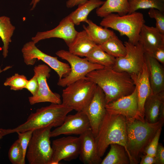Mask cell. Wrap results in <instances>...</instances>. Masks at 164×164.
I'll use <instances>...</instances> for the list:
<instances>
[{"label": "cell", "instance_id": "1", "mask_svg": "<svg viewBox=\"0 0 164 164\" xmlns=\"http://www.w3.org/2000/svg\"><path fill=\"white\" fill-rule=\"evenodd\" d=\"M85 77L95 83L104 92L106 104L131 94L135 85L128 73L104 67L88 73Z\"/></svg>", "mask_w": 164, "mask_h": 164}, {"label": "cell", "instance_id": "2", "mask_svg": "<svg viewBox=\"0 0 164 164\" xmlns=\"http://www.w3.org/2000/svg\"><path fill=\"white\" fill-rule=\"evenodd\" d=\"M126 121L127 149L130 164H138L145 148L157 131L162 128L164 121L154 123L137 119Z\"/></svg>", "mask_w": 164, "mask_h": 164}, {"label": "cell", "instance_id": "3", "mask_svg": "<svg viewBox=\"0 0 164 164\" xmlns=\"http://www.w3.org/2000/svg\"><path fill=\"white\" fill-rule=\"evenodd\" d=\"M95 140L98 154L101 157L104 155L108 146L112 144L123 146L128 154L127 121L125 117L107 111Z\"/></svg>", "mask_w": 164, "mask_h": 164}, {"label": "cell", "instance_id": "4", "mask_svg": "<svg viewBox=\"0 0 164 164\" xmlns=\"http://www.w3.org/2000/svg\"><path fill=\"white\" fill-rule=\"evenodd\" d=\"M73 109L62 103H51L50 105L36 110L29 116L23 123L12 129H4L6 135L17 132L45 128L58 127L63 123L67 114Z\"/></svg>", "mask_w": 164, "mask_h": 164}, {"label": "cell", "instance_id": "5", "mask_svg": "<svg viewBox=\"0 0 164 164\" xmlns=\"http://www.w3.org/2000/svg\"><path fill=\"white\" fill-rule=\"evenodd\" d=\"M145 22L143 14L136 11L123 15L110 13L103 17L100 25L118 31L121 36H126L128 42L136 44L139 42V33Z\"/></svg>", "mask_w": 164, "mask_h": 164}, {"label": "cell", "instance_id": "6", "mask_svg": "<svg viewBox=\"0 0 164 164\" xmlns=\"http://www.w3.org/2000/svg\"><path fill=\"white\" fill-rule=\"evenodd\" d=\"M66 87L63 90L62 103L79 111H83L88 105L97 85L85 77Z\"/></svg>", "mask_w": 164, "mask_h": 164}, {"label": "cell", "instance_id": "7", "mask_svg": "<svg viewBox=\"0 0 164 164\" xmlns=\"http://www.w3.org/2000/svg\"><path fill=\"white\" fill-rule=\"evenodd\" d=\"M52 127L33 130L26 152V158L29 164H51L53 150L50 134Z\"/></svg>", "mask_w": 164, "mask_h": 164}, {"label": "cell", "instance_id": "8", "mask_svg": "<svg viewBox=\"0 0 164 164\" xmlns=\"http://www.w3.org/2000/svg\"><path fill=\"white\" fill-rule=\"evenodd\" d=\"M56 54L67 61L71 68L70 71L67 76L58 80L57 84L62 87H66L85 77L92 71L104 67L102 66L90 62L86 57L80 58L68 51L60 50L57 51Z\"/></svg>", "mask_w": 164, "mask_h": 164}, {"label": "cell", "instance_id": "9", "mask_svg": "<svg viewBox=\"0 0 164 164\" xmlns=\"http://www.w3.org/2000/svg\"><path fill=\"white\" fill-rule=\"evenodd\" d=\"M126 54L122 57L115 58L112 68L119 71L127 73L131 76L138 75L142 71L145 63V52L142 44H136L125 41L124 43Z\"/></svg>", "mask_w": 164, "mask_h": 164}, {"label": "cell", "instance_id": "10", "mask_svg": "<svg viewBox=\"0 0 164 164\" xmlns=\"http://www.w3.org/2000/svg\"><path fill=\"white\" fill-rule=\"evenodd\" d=\"M25 63L28 65L35 64L37 60H40L53 69L59 79L67 76L71 70L70 65L59 60L57 58L47 55L39 50L32 41L26 43L22 49Z\"/></svg>", "mask_w": 164, "mask_h": 164}, {"label": "cell", "instance_id": "11", "mask_svg": "<svg viewBox=\"0 0 164 164\" xmlns=\"http://www.w3.org/2000/svg\"><path fill=\"white\" fill-rule=\"evenodd\" d=\"M34 74L36 76L38 83V90L34 95L29 97V102L31 105L44 102L51 103H62L60 95L53 92L47 82V78L50 76L51 69L45 64H39L34 68Z\"/></svg>", "mask_w": 164, "mask_h": 164}, {"label": "cell", "instance_id": "12", "mask_svg": "<svg viewBox=\"0 0 164 164\" xmlns=\"http://www.w3.org/2000/svg\"><path fill=\"white\" fill-rule=\"evenodd\" d=\"M51 164H58L62 160L70 161L79 155L80 141L79 137L67 136L53 140Z\"/></svg>", "mask_w": 164, "mask_h": 164}, {"label": "cell", "instance_id": "13", "mask_svg": "<svg viewBox=\"0 0 164 164\" xmlns=\"http://www.w3.org/2000/svg\"><path fill=\"white\" fill-rule=\"evenodd\" d=\"M106 104L104 93L97 85L91 101L82 111L89 120L91 129L95 137L107 112Z\"/></svg>", "mask_w": 164, "mask_h": 164}, {"label": "cell", "instance_id": "14", "mask_svg": "<svg viewBox=\"0 0 164 164\" xmlns=\"http://www.w3.org/2000/svg\"><path fill=\"white\" fill-rule=\"evenodd\" d=\"M105 107L108 112L122 115L125 117L127 120L135 119L145 120L142 119L139 114L136 87L130 94L106 104Z\"/></svg>", "mask_w": 164, "mask_h": 164}, {"label": "cell", "instance_id": "15", "mask_svg": "<svg viewBox=\"0 0 164 164\" xmlns=\"http://www.w3.org/2000/svg\"><path fill=\"white\" fill-rule=\"evenodd\" d=\"M91 129L89 120L82 111L74 114L67 115L63 123L50 132V138L60 135H80Z\"/></svg>", "mask_w": 164, "mask_h": 164}, {"label": "cell", "instance_id": "16", "mask_svg": "<svg viewBox=\"0 0 164 164\" xmlns=\"http://www.w3.org/2000/svg\"><path fill=\"white\" fill-rule=\"evenodd\" d=\"M74 25L69 15L63 18L54 29L38 32L32 37V41L36 44L42 40L53 38H59L63 39L68 46L73 40L78 32Z\"/></svg>", "mask_w": 164, "mask_h": 164}, {"label": "cell", "instance_id": "17", "mask_svg": "<svg viewBox=\"0 0 164 164\" xmlns=\"http://www.w3.org/2000/svg\"><path fill=\"white\" fill-rule=\"evenodd\" d=\"M79 137L80 160L85 164H101L102 160L98 154L95 137L91 129L80 135Z\"/></svg>", "mask_w": 164, "mask_h": 164}, {"label": "cell", "instance_id": "18", "mask_svg": "<svg viewBox=\"0 0 164 164\" xmlns=\"http://www.w3.org/2000/svg\"><path fill=\"white\" fill-rule=\"evenodd\" d=\"M139 42L145 53L151 56L157 49L164 47V35L155 27L144 24L139 33Z\"/></svg>", "mask_w": 164, "mask_h": 164}, {"label": "cell", "instance_id": "19", "mask_svg": "<svg viewBox=\"0 0 164 164\" xmlns=\"http://www.w3.org/2000/svg\"><path fill=\"white\" fill-rule=\"evenodd\" d=\"M131 76L134 81L137 90L139 114L142 119L145 120V103L147 98L151 94L148 71L145 60L141 72L138 75Z\"/></svg>", "mask_w": 164, "mask_h": 164}, {"label": "cell", "instance_id": "20", "mask_svg": "<svg viewBox=\"0 0 164 164\" xmlns=\"http://www.w3.org/2000/svg\"><path fill=\"white\" fill-rule=\"evenodd\" d=\"M151 94L159 93L164 90V70L161 63L151 56L145 54Z\"/></svg>", "mask_w": 164, "mask_h": 164}, {"label": "cell", "instance_id": "21", "mask_svg": "<svg viewBox=\"0 0 164 164\" xmlns=\"http://www.w3.org/2000/svg\"><path fill=\"white\" fill-rule=\"evenodd\" d=\"M164 104V91L151 94L147 98L144 106L145 121L149 123H156L159 119L160 109Z\"/></svg>", "mask_w": 164, "mask_h": 164}, {"label": "cell", "instance_id": "22", "mask_svg": "<svg viewBox=\"0 0 164 164\" xmlns=\"http://www.w3.org/2000/svg\"><path fill=\"white\" fill-rule=\"evenodd\" d=\"M96 45L84 29L77 32L73 40L68 46V51L78 56L86 57Z\"/></svg>", "mask_w": 164, "mask_h": 164}, {"label": "cell", "instance_id": "23", "mask_svg": "<svg viewBox=\"0 0 164 164\" xmlns=\"http://www.w3.org/2000/svg\"><path fill=\"white\" fill-rule=\"evenodd\" d=\"M128 0H106L102 5L97 8L96 13L97 16L104 17L114 12L123 15L128 14Z\"/></svg>", "mask_w": 164, "mask_h": 164}, {"label": "cell", "instance_id": "24", "mask_svg": "<svg viewBox=\"0 0 164 164\" xmlns=\"http://www.w3.org/2000/svg\"><path fill=\"white\" fill-rule=\"evenodd\" d=\"M104 2L101 0H87L85 2L78 5V8L69 15L74 24L78 25L81 22H86L90 12L101 6Z\"/></svg>", "mask_w": 164, "mask_h": 164}, {"label": "cell", "instance_id": "25", "mask_svg": "<svg viewBox=\"0 0 164 164\" xmlns=\"http://www.w3.org/2000/svg\"><path fill=\"white\" fill-rule=\"evenodd\" d=\"M86 22L88 26L84 25V29L96 44H102L115 34L113 31L99 26L90 19H88Z\"/></svg>", "mask_w": 164, "mask_h": 164}, {"label": "cell", "instance_id": "26", "mask_svg": "<svg viewBox=\"0 0 164 164\" xmlns=\"http://www.w3.org/2000/svg\"><path fill=\"white\" fill-rule=\"evenodd\" d=\"M110 150L100 164H129L130 161L125 147L117 144L110 145Z\"/></svg>", "mask_w": 164, "mask_h": 164}, {"label": "cell", "instance_id": "27", "mask_svg": "<svg viewBox=\"0 0 164 164\" xmlns=\"http://www.w3.org/2000/svg\"><path fill=\"white\" fill-rule=\"evenodd\" d=\"M85 57L92 63L107 68H112L115 60V57L107 53L97 44Z\"/></svg>", "mask_w": 164, "mask_h": 164}, {"label": "cell", "instance_id": "28", "mask_svg": "<svg viewBox=\"0 0 164 164\" xmlns=\"http://www.w3.org/2000/svg\"><path fill=\"white\" fill-rule=\"evenodd\" d=\"M15 29L9 17L5 16L0 17V38L3 43L2 55L4 58L8 56L9 45Z\"/></svg>", "mask_w": 164, "mask_h": 164}, {"label": "cell", "instance_id": "29", "mask_svg": "<svg viewBox=\"0 0 164 164\" xmlns=\"http://www.w3.org/2000/svg\"><path fill=\"white\" fill-rule=\"evenodd\" d=\"M99 45L104 51L115 58L124 56L126 54L125 45L115 33Z\"/></svg>", "mask_w": 164, "mask_h": 164}, {"label": "cell", "instance_id": "30", "mask_svg": "<svg viewBox=\"0 0 164 164\" xmlns=\"http://www.w3.org/2000/svg\"><path fill=\"white\" fill-rule=\"evenodd\" d=\"M128 14L136 12L139 9L154 8L164 12V2L162 0H128Z\"/></svg>", "mask_w": 164, "mask_h": 164}, {"label": "cell", "instance_id": "31", "mask_svg": "<svg viewBox=\"0 0 164 164\" xmlns=\"http://www.w3.org/2000/svg\"><path fill=\"white\" fill-rule=\"evenodd\" d=\"M8 157L13 164H25L23 151L20 142L18 139L11 146L8 152Z\"/></svg>", "mask_w": 164, "mask_h": 164}, {"label": "cell", "instance_id": "32", "mask_svg": "<svg viewBox=\"0 0 164 164\" xmlns=\"http://www.w3.org/2000/svg\"><path fill=\"white\" fill-rule=\"evenodd\" d=\"M28 80L23 75L15 73L7 78L4 83L5 86H9L11 90L18 91L25 88Z\"/></svg>", "mask_w": 164, "mask_h": 164}, {"label": "cell", "instance_id": "33", "mask_svg": "<svg viewBox=\"0 0 164 164\" xmlns=\"http://www.w3.org/2000/svg\"><path fill=\"white\" fill-rule=\"evenodd\" d=\"M164 13L154 8H151L149 12V16L156 21L155 27L162 34L164 35Z\"/></svg>", "mask_w": 164, "mask_h": 164}, {"label": "cell", "instance_id": "34", "mask_svg": "<svg viewBox=\"0 0 164 164\" xmlns=\"http://www.w3.org/2000/svg\"><path fill=\"white\" fill-rule=\"evenodd\" d=\"M33 131L29 130L23 132H17L18 139L23 151L24 159L25 157L27 148L32 136Z\"/></svg>", "mask_w": 164, "mask_h": 164}, {"label": "cell", "instance_id": "35", "mask_svg": "<svg viewBox=\"0 0 164 164\" xmlns=\"http://www.w3.org/2000/svg\"><path fill=\"white\" fill-rule=\"evenodd\" d=\"M162 128L159 129L150 142L145 149L143 153L155 156L159 145V141L161 135Z\"/></svg>", "mask_w": 164, "mask_h": 164}, {"label": "cell", "instance_id": "36", "mask_svg": "<svg viewBox=\"0 0 164 164\" xmlns=\"http://www.w3.org/2000/svg\"><path fill=\"white\" fill-rule=\"evenodd\" d=\"M25 88L29 91L32 95L36 93L38 90V83L36 75L34 74L30 80H28Z\"/></svg>", "mask_w": 164, "mask_h": 164}, {"label": "cell", "instance_id": "37", "mask_svg": "<svg viewBox=\"0 0 164 164\" xmlns=\"http://www.w3.org/2000/svg\"><path fill=\"white\" fill-rule=\"evenodd\" d=\"M155 157L156 164H164V147L160 143L159 144Z\"/></svg>", "mask_w": 164, "mask_h": 164}, {"label": "cell", "instance_id": "38", "mask_svg": "<svg viewBox=\"0 0 164 164\" xmlns=\"http://www.w3.org/2000/svg\"><path fill=\"white\" fill-rule=\"evenodd\" d=\"M162 64H164V47L158 48L151 55Z\"/></svg>", "mask_w": 164, "mask_h": 164}, {"label": "cell", "instance_id": "39", "mask_svg": "<svg viewBox=\"0 0 164 164\" xmlns=\"http://www.w3.org/2000/svg\"><path fill=\"white\" fill-rule=\"evenodd\" d=\"M141 157L139 162L140 164H156V161L155 156L145 154Z\"/></svg>", "mask_w": 164, "mask_h": 164}, {"label": "cell", "instance_id": "40", "mask_svg": "<svg viewBox=\"0 0 164 164\" xmlns=\"http://www.w3.org/2000/svg\"><path fill=\"white\" fill-rule=\"evenodd\" d=\"M87 0H68L66 2V6L67 8H71L83 4Z\"/></svg>", "mask_w": 164, "mask_h": 164}, {"label": "cell", "instance_id": "41", "mask_svg": "<svg viewBox=\"0 0 164 164\" xmlns=\"http://www.w3.org/2000/svg\"><path fill=\"white\" fill-rule=\"evenodd\" d=\"M41 0H32L31 2L30 3V5L32 6V7L31 8V10H32L34 9L35 8L37 4Z\"/></svg>", "mask_w": 164, "mask_h": 164}, {"label": "cell", "instance_id": "42", "mask_svg": "<svg viewBox=\"0 0 164 164\" xmlns=\"http://www.w3.org/2000/svg\"><path fill=\"white\" fill-rule=\"evenodd\" d=\"M12 67L11 66H8L6 67H5L3 69H1V68L0 67V73L2 72L3 71H4L9 69L11 68Z\"/></svg>", "mask_w": 164, "mask_h": 164}, {"label": "cell", "instance_id": "43", "mask_svg": "<svg viewBox=\"0 0 164 164\" xmlns=\"http://www.w3.org/2000/svg\"><path fill=\"white\" fill-rule=\"evenodd\" d=\"M1 133H0V140L2 138L3 136H4V135L3 133L0 130Z\"/></svg>", "mask_w": 164, "mask_h": 164}, {"label": "cell", "instance_id": "44", "mask_svg": "<svg viewBox=\"0 0 164 164\" xmlns=\"http://www.w3.org/2000/svg\"><path fill=\"white\" fill-rule=\"evenodd\" d=\"M164 2V0H162Z\"/></svg>", "mask_w": 164, "mask_h": 164}, {"label": "cell", "instance_id": "45", "mask_svg": "<svg viewBox=\"0 0 164 164\" xmlns=\"http://www.w3.org/2000/svg\"><path fill=\"white\" fill-rule=\"evenodd\" d=\"M0 133H1V132H0Z\"/></svg>", "mask_w": 164, "mask_h": 164}]
</instances>
